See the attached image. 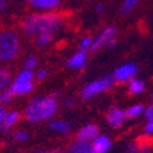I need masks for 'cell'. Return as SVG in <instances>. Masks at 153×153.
I'll use <instances>...</instances> for the list:
<instances>
[{
	"label": "cell",
	"mask_w": 153,
	"mask_h": 153,
	"mask_svg": "<svg viewBox=\"0 0 153 153\" xmlns=\"http://www.w3.org/2000/svg\"><path fill=\"white\" fill-rule=\"evenodd\" d=\"M57 109V102L53 96L36 97L27 104L25 108L23 116L30 123H40L53 118Z\"/></svg>",
	"instance_id": "1"
},
{
	"label": "cell",
	"mask_w": 153,
	"mask_h": 153,
	"mask_svg": "<svg viewBox=\"0 0 153 153\" xmlns=\"http://www.w3.org/2000/svg\"><path fill=\"white\" fill-rule=\"evenodd\" d=\"M62 18L56 14H37L29 16L23 22V29L29 34L53 33L60 27Z\"/></svg>",
	"instance_id": "2"
},
{
	"label": "cell",
	"mask_w": 153,
	"mask_h": 153,
	"mask_svg": "<svg viewBox=\"0 0 153 153\" xmlns=\"http://www.w3.org/2000/svg\"><path fill=\"white\" fill-rule=\"evenodd\" d=\"M19 42L18 37L14 32H3L0 33V59L8 60L14 57L18 52Z\"/></svg>",
	"instance_id": "3"
},
{
	"label": "cell",
	"mask_w": 153,
	"mask_h": 153,
	"mask_svg": "<svg viewBox=\"0 0 153 153\" xmlns=\"http://www.w3.org/2000/svg\"><path fill=\"white\" fill-rule=\"evenodd\" d=\"M114 82H115L114 75H108V76H104V78H100L97 81H93V82H90L89 85H86L83 88L81 96H82L83 100H89V99H92L93 96L109 89L114 85Z\"/></svg>",
	"instance_id": "4"
},
{
	"label": "cell",
	"mask_w": 153,
	"mask_h": 153,
	"mask_svg": "<svg viewBox=\"0 0 153 153\" xmlns=\"http://www.w3.org/2000/svg\"><path fill=\"white\" fill-rule=\"evenodd\" d=\"M99 127L96 124H86L82 128H79V131L76 133L75 141L79 142H86V143H92L96 138L99 137Z\"/></svg>",
	"instance_id": "5"
},
{
	"label": "cell",
	"mask_w": 153,
	"mask_h": 153,
	"mask_svg": "<svg viewBox=\"0 0 153 153\" xmlns=\"http://www.w3.org/2000/svg\"><path fill=\"white\" fill-rule=\"evenodd\" d=\"M135 74H137V66L134 63H126L116 68V71L114 73V78L115 81H119V82H126V81L133 79Z\"/></svg>",
	"instance_id": "6"
},
{
	"label": "cell",
	"mask_w": 153,
	"mask_h": 153,
	"mask_svg": "<svg viewBox=\"0 0 153 153\" xmlns=\"http://www.w3.org/2000/svg\"><path fill=\"white\" fill-rule=\"evenodd\" d=\"M127 119L126 116V109H122L119 107H112L107 114V122L111 127H120L124 123V120Z\"/></svg>",
	"instance_id": "7"
},
{
	"label": "cell",
	"mask_w": 153,
	"mask_h": 153,
	"mask_svg": "<svg viewBox=\"0 0 153 153\" xmlns=\"http://www.w3.org/2000/svg\"><path fill=\"white\" fill-rule=\"evenodd\" d=\"M115 33H116V29H115L114 26H109V27L104 29V30L97 36V38L93 41L92 47H90V51H97V49H99L100 47H102L104 44H108L112 38H114Z\"/></svg>",
	"instance_id": "8"
},
{
	"label": "cell",
	"mask_w": 153,
	"mask_h": 153,
	"mask_svg": "<svg viewBox=\"0 0 153 153\" xmlns=\"http://www.w3.org/2000/svg\"><path fill=\"white\" fill-rule=\"evenodd\" d=\"M32 89H33V81H21V79H15L13 85L10 86V92L13 93V96L26 94V93L32 92Z\"/></svg>",
	"instance_id": "9"
},
{
	"label": "cell",
	"mask_w": 153,
	"mask_h": 153,
	"mask_svg": "<svg viewBox=\"0 0 153 153\" xmlns=\"http://www.w3.org/2000/svg\"><path fill=\"white\" fill-rule=\"evenodd\" d=\"M92 146L96 150V153H107L111 149L112 142L109 140V137H107V135H99L92 142Z\"/></svg>",
	"instance_id": "10"
},
{
	"label": "cell",
	"mask_w": 153,
	"mask_h": 153,
	"mask_svg": "<svg viewBox=\"0 0 153 153\" xmlns=\"http://www.w3.org/2000/svg\"><path fill=\"white\" fill-rule=\"evenodd\" d=\"M19 116H21V115H19L18 111H10V112H7L6 119L0 123V131L6 133V131L11 130V127H13L14 124L19 120Z\"/></svg>",
	"instance_id": "11"
},
{
	"label": "cell",
	"mask_w": 153,
	"mask_h": 153,
	"mask_svg": "<svg viewBox=\"0 0 153 153\" xmlns=\"http://www.w3.org/2000/svg\"><path fill=\"white\" fill-rule=\"evenodd\" d=\"M67 153H96V150L93 149L92 143L75 141L68 146V152Z\"/></svg>",
	"instance_id": "12"
},
{
	"label": "cell",
	"mask_w": 153,
	"mask_h": 153,
	"mask_svg": "<svg viewBox=\"0 0 153 153\" xmlns=\"http://www.w3.org/2000/svg\"><path fill=\"white\" fill-rule=\"evenodd\" d=\"M52 131L57 134H63V135H68L71 131V124L67 120H53L49 124Z\"/></svg>",
	"instance_id": "13"
},
{
	"label": "cell",
	"mask_w": 153,
	"mask_h": 153,
	"mask_svg": "<svg viewBox=\"0 0 153 153\" xmlns=\"http://www.w3.org/2000/svg\"><path fill=\"white\" fill-rule=\"evenodd\" d=\"M145 90V82L140 78H133L128 81V93L130 94H141Z\"/></svg>",
	"instance_id": "14"
},
{
	"label": "cell",
	"mask_w": 153,
	"mask_h": 153,
	"mask_svg": "<svg viewBox=\"0 0 153 153\" xmlns=\"http://www.w3.org/2000/svg\"><path fill=\"white\" fill-rule=\"evenodd\" d=\"M85 63H86V55L83 51L75 53L70 60H68V66H70L71 68H82V67H85Z\"/></svg>",
	"instance_id": "15"
},
{
	"label": "cell",
	"mask_w": 153,
	"mask_h": 153,
	"mask_svg": "<svg viewBox=\"0 0 153 153\" xmlns=\"http://www.w3.org/2000/svg\"><path fill=\"white\" fill-rule=\"evenodd\" d=\"M143 112H145V107L142 104H134V105H130L126 109V116L130 119H134V118H138Z\"/></svg>",
	"instance_id": "16"
},
{
	"label": "cell",
	"mask_w": 153,
	"mask_h": 153,
	"mask_svg": "<svg viewBox=\"0 0 153 153\" xmlns=\"http://www.w3.org/2000/svg\"><path fill=\"white\" fill-rule=\"evenodd\" d=\"M30 3L38 8H53L59 4V0H30Z\"/></svg>",
	"instance_id": "17"
},
{
	"label": "cell",
	"mask_w": 153,
	"mask_h": 153,
	"mask_svg": "<svg viewBox=\"0 0 153 153\" xmlns=\"http://www.w3.org/2000/svg\"><path fill=\"white\" fill-rule=\"evenodd\" d=\"M10 79H11V76H10L8 71L0 68V92L6 90V88L10 85Z\"/></svg>",
	"instance_id": "18"
},
{
	"label": "cell",
	"mask_w": 153,
	"mask_h": 153,
	"mask_svg": "<svg viewBox=\"0 0 153 153\" xmlns=\"http://www.w3.org/2000/svg\"><path fill=\"white\" fill-rule=\"evenodd\" d=\"M140 3V0H123V4H122V13L127 14L130 13L134 7Z\"/></svg>",
	"instance_id": "19"
},
{
	"label": "cell",
	"mask_w": 153,
	"mask_h": 153,
	"mask_svg": "<svg viewBox=\"0 0 153 153\" xmlns=\"http://www.w3.org/2000/svg\"><path fill=\"white\" fill-rule=\"evenodd\" d=\"M33 73L32 70H27V68H25V70H22L21 73L18 74V76H16V79H21V81H33Z\"/></svg>",
	"instance_id": "20"
},
{
	"label": "cell",
	"mask_w": 153,
	"mask_h": 153,
	"mask_svg": "<svg viewBox=\"0 0 153 153\" xmlns=\"http://www.w3.org/2000/svg\"><path fill=\"white\" fill-rule=\"evenodd\" d=\"M11 99H13V93L10 92V89L0 92V104H6V102L11 101Z\"/></svg>",
	"instance_id": "21"
},
{
	"label": "cell",
	"mask_w": 153,
	"mask_h": 153,
	"mask_svg": "<svg viewBox=\"0 0 153 153\" xmlns=\"http://www.w3.org/2000/svg\"><path fill=\"white\" fill-rule=\"evenodd\" d=\"M52 40V34L51 33H42V34H40V37H38V45H47L49 44V41Z\"/></svg>",
	"instance_id": "22"
},
{
	"label": "cell",
	"mask_w": 153,
	"mask_h": 153,
	"mask_svg": "<svg viewBox=\"0 0 153 153\" xmlns=\"http://www.w3.org/2000/svg\"><path fill=\"white\" fill-rule=\"evenodd\" d=\"M14 138H15L18 142H25V141L29 138V134L26 133L25 130H18L14 133Z\"/></svg>",
	"instance_id": "23"
},
{
	"label": "cell",
	"mask_w": 153,
	"mask_h": 153,
	"mask_svg": "<svg viewBox=\"0 0 153 153\" xmlns=\"http://www.w3.org/2000/svg\"><path fill=\"white\" fill-rule=\"evenodd\" d=\"M92 44H93L92 38H89V37L83 38V40H82V42H81V48H82V51L85 52L86 49H90V47H92Z\"/></svg>",
	"instance_id": "24"
},
{
	"label": "cell",
	"mask_w": 153,
	"mask_h": 153,
	"mask_svg": "<svg viewBox=\"0 0 153 153\" xmlns=\"http://www.w3.org/2000/svg\"><path fill=\"white\" fill-rule=\"evenodd\" d=\"M36 64H37V59L36 57H29L27 60L25 62V68H27V70H32V68H34Z\"/></svg>",
	"instance_id": "25"
},
{
	"label": "cell",
	"mask_w": 153,
	"mask_h": 153,
	"mask_svg": "<svg viewBox=\"0 0 153 153\" xmlns=\"http://www.w3.org/2000/svg\"><path fill=\"white\" fill-rule=\"evenodd\" d=\"M143 116L146 118V120H152V119H153V105H149V107H146V108H145Z\"/></svg>",
	"instance_id": "26"
},
{
	"label": "cell",
	"mask_w": 153,
	"mask_h": 153,
	"mask_svg": "<svg viewBox=\"0 0 153 153\" xmlns=\"http://www.w3.org/2000/svg\"><path fill=\"white\" fill-rule=\"evenodd\" d=\"M145 133H146L148 135H152L153 134V119L146 122V124H145Z\"/></svg>",
	"instance_id": "27"
},
{
	"label": "cell",
	"mask_w": 153,
	"mask_h": 153,
	"mask_svg": "<svg viewBox=\"0 0 153 153\" xmlns=\"http://www.w3.org/2000/svg\"><path fill=\"white\" fill-rule=\"evenodd\" d=\"M6 116H7V111H6V108H4L3 105L0 104V123L6 119Z\"/></svg>",
	"instance_id": "28"
},
{
	"label": "cell",
	"mask_w": 153,
	"mask_h": 153,
	"mask_svg": "<svg viewBox=\"0 0 153 153\" xmlns=\"http://www.w3.org/2000/svg\"><path fill=\"white\" fill-rule=\"evenodd\" d=\"M62 104H63V107H71V105H74V101L71 99H64Z\"/></svg>",
	"instance_id": "29"
},
{
	"label": "cell",
	"mask_w": 153,
	"mask_h": 153,
	"mask_svg": "<svg viewBox=\"0 0 153 153\" xmlns=\"http://www.w3.org/2000/svg\"><path fill=\"white\" fill-rule=\"evenodd\" d=\"M36 76H37L38 79H44L45 76H47V71H45V70H40V71L37 73V75H36Z\"/></svg>",
	"instance_id": "30"
},
{
	"label": "cell",
	"mask_w": 153,
	"mask_h": 153,
	"mask_svg": "<svg viewBox=\"0 0 153 153\" xmlns=\"http://www.w3.org/2000/svg\"><path fill=\"white\" fill-rule=\"evenodd\" d=\"M36 153H63L62 150H38Z\"/></svg>",
	"instance_id": "31"
},
{
	"label": "cell",
	"mask_w": 153,
	"mask_h": 153,
	"mask_svg": "<svg viewBox=\"0 0 153 153\" xmlns=\"http://www.w3.org/2000/svg\"><path fill=\"white\" fill-rule=\"evenodd\" d=\"M7 6V0H0V11H3Z\"/></svg>",
	"instance_id": "32"
},
{
	"label": "cell",
	"mask_w": 153,
	"mask_h": 153,
	"mask_svg": "<svg viewBox=\"0 0 153 153\" xmlns=\"http://www.w3.org/2000/svg\"><path fill=\"white\" fill-rule=\"evenodd\" d=\"M96 10H97L99 13H101V11H102V6H101V4H99V6L96 7Z\"/></svg>",
	"instance_id": "33"
},
{
	"label": "cell",
	"mask_w": 153,
	"mask_h": 153,
	"mask_svg": "<svg viewBox=\"0 0 153 153\" xmlns=\"http://www.w3.org/2000/svg\"><path fill=\"white\" fill-rule=\"evenodd\" d=\"M152 100H153V93H152Z\"/></svg>",
	"instance_id": "34"
}]
</instances>
